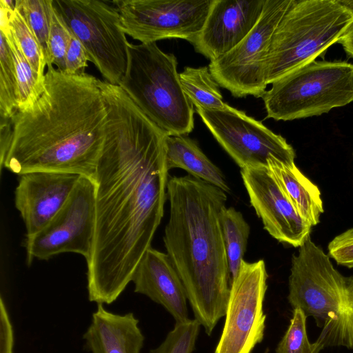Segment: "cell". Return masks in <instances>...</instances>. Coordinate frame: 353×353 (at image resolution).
<instances>
[{
    "mask_svg": "<svg viewBox=\"0 0 353 353\" xmlns=\"http://www.w3.org/2000/svg\"><path fill=\"white\" fill-rule=\"evenodd\" d=\"M107 107L105 139L94 181V234L87 263L88 299L114 302L163 216L169 180L168 135L119 85L99 80Z\"/></svg>",
    "mask_w": 353,
    "mask_h": 353,
    "instance_id": "6da1fadb",
    "label": "cell"
},
{
    "mask_svg": "<svg viewBox=\"0 0 353 353\" xmlns=\"http://www.w3.org/2000/svg\"><path fill=\"white\" fill-rule=\"evenodd\" d=\"M179 79L185 95L196 108L223 110L229 106L208 66L185 67L179 73Z\"/></svg>",
    "mask_w": 353,
    "mask_h": 353,
    "instance_id": "44dd1931",
    "label": "cell"
},
{
    "mask_svg": "<svg viewBox=\"0 0 353 353\" xmlns=\"http://www.w3.org/2000/svg\"><path fill=\"white\" fill-rule=\"evenodd\" d=\"M132 282L134 292L162 305L175 323L190 319L185 288L167 253L150 247L139 263Z\"/></svg>",
    "mask_w": 353,
    "mask_h": 353,
    "instance_id": "e0dca14e",
    "label": "cell"
},
{
    "mask_svg": "<svg viewBox=\"0 0 353 353\" xmlns=\"http://www.w3.org/2000/svg\"><path fill=\"white\" fill-rule=\"evenodd\" d=\"M288 301L312 316L323 347L353 350V276H344L310 236L292 257Z\"/></svg>",
    "mask_w": 353,
    "mask_h": 353,
    "instance_id": "277c9868",
    "label": "cell"
},
{
    "mask_svg": "<svg viewBox=\"0 0 353 353\" xmlns=\"http://www.w3.org/2000/svg\"><path fill=\"white\" fill-rule=\"evenodd\" d=\"M347 56L353 59V26L338 41Z\"/></svg>",
    "mask_w": 353,
    "mask_h": 353,
    "instance_id": "d6a6232c",
    "label": "cell"
},
{
    "mask_svg": "<svg viewBox=\"0 0 353 353\" xmlns=\"http://www.w3.org/2000/svg\"><path fill=\"white\" fill-rule=\"evenodd\" d=\"M167 197L166 253L183 284L195 319L210 335L225 315L230 292L221 225L227 196L218 187L188 174L169 178Z\"/></svg>",
    "mask_w": 353,
    "mask_h": 353,
    "instance_id": "3957f363",
    "label": "cell"
},
{
    "mask_svg": "<svg viewBox=\"0 0 353 353\" xmlns=\"http://www.w3.org/2000/svg\"><path fill=\"white\" fill-rule=\"evenodd\" d=\"M307 316L300 309L293 310L288 330L279 343L276 353H320L323 346L317 340L310 343L306 332Z\"/></svg>",
    "mask_w": 353,
    "mask_h": 353,
    "instance_id": "4316f807",
    "label": "cell"
},
{
    "mask_svg": "<svg viewBox=\"0 0 353 353\" xmlns=\"http://www.w3.org/2000/svg\"><path fill=\"white\" fill-rule=\"evenodd\" d=\"M95 183L81 176L69 198L54 217L36 234L26 236V261L48 260L73 252L90 256L94 228Z\"/></svg>",
    "mask_w": 353,
    "mask_h": 353,
    "instance_id": "8fae6325",
    "label": "cell"
},
{
    "mask_svg": "<svg viewBox=\"0 0 353 353\" xmlns=\"http://www.w3.org/2000/svg\"><path fill=\"white\" fill-rule=\"evenodd\" d=\"M16 6L37 37L43 50L47 66L51 65L49 38L53 0H17Z\"/></svg>",
    "mask_w": 353,
    "mask_h": 353,
    "instance_id": "484cf974",
    "label": "cell"
},
{
    "mask_svg": "<svg viewBox=\"0 0 353 353\" xmlns=\"http://www.w3.org/2000/svg\"><path fill=\"white\" fill-rule=\"evenodd\" d=\"M165 159L168 170L181 168L189 175L230 192L221 170L203 152L197 143L188 135H168Z\"/></svg>",
    "mask_w": 353,
    "mask_h": 353,
    "instance_id": "ffe728a7",
    "label": "cell"
},
{
    "mask_svg": "<svg viewBox=\"0 0 353 353\" xmlns=\"http://www.w3.org/2000/svg\"><path fill=\"white\" fill-rule=\"evenodd\" d=\"M8 22L25 57L38 77L44 79L47 63L43 50L25 17L17 6L14 10L8 9Z\"/></svg>",
    "mask_w": 353,
    "mask_h": 353,
    "instance_id": "cb8c5ba5",
    "label": "cell"
},
{
    "mask_svg": "<svg viewBox=\"0 0 353 353\" xmlns=\"http://www.w3.org/2000/svg\"><path fill=\"white\" fill-rule=\"evenodd\" d=\"M353 26V12L339 0H294L270 43L267 84L323 54Z\"/></svg>",
    "mask_w": 353,
    "mask_h": 353,
    "instance_id": "5b68a950",
    "label": "cell"
},
{
    "mask_svg": "<svg viewBox=\"0 0 353 353\" xmlns=\"http://www.w3.org/2000/svg\"><path fill=\"white\" fill-rule=\"evenodd\" d=\"M339 1L353 12V0H339Z\"/></svg>",
    "mask_w": 353,
    "mask_h": 353,
    "instance_id": "836d02e7",
    "label": "cell"
},
{
    "mask_svg": "<svg viewBox=\"0 0 353 353\" xmlns=\"http://www.w3.org/2000/svg\"><path fill=\"white\" fill-rule=\"evenodd\" d=\"M0 40V116L10 119L18 110L17 82L10 48L1 32Z\"/></svg>",
    "mask_w": 353,
    "mask_h": 353,
    "instance_id": "d4e9b609",
    "label": "cell"
},
{
    "mask_svg": "<svg viewBox=\"0 0 353 353\" xmlns=\"http://www.w3.org/2000/svg\"><path fill=\"white\" fill-rule=\"evenodd\" d=\"M328 256L339 265L353 268V228L336 236L328 244Z\"/></svg>",
    "mask_w": 353,
    "mask_h": 353,
    "instance_id": "f546056e",
    "label": "cell"
},
{
    "mask_svg": "<svg viewBox=\"0 0 353 353\" xmlns=\"http://www.w3.org/2000/svg\"><path fill=\"white\" fill-rule=\"evenodd\" d=\"M133 312L119 314L97 304L91 323L83 334L90 353H140L145 337Z\"/></svg>",
    "mask_w": 353,
    "mask_h": 353,
    "instance_id": "ac0fdd59",
    "label": "cell"
},
{
    "mask_svg": "<svg viewBox=\"0 0 353 353\" xmlns=\"http://www.w3.org/2000/svg\"><path fill=\"white\" fill-rule=\"evenodd\" d=\"M241 175L264 229L279 242L299 248L310 236L312 225L298 213L268 168H243Z\"/></svg>",
    "mask_w": 353,
    "mask_h": 353,
    "instance_id": "5bb4252c",
    "label": "cell"
},
{
    "mask_svg": "<svg viewBox=\"0 0 353 353\" xmlns=\"http://www.w3.org/2000/svg\"><path fill=\"white\" fill-rule=\"evenodd\" d=\"M268 275L263 259L243 261L230 286L222 333L214 353H251L263 339Z\"/></svg>",
    "mask_w": 353,
    "mask_h": 353,
    "instance_id": "4fadbf2b",
    "label": "cell"
},
{
    "mask_svg": "<svg viewBox=\"0 0 353 353\" xmlns=\"http://www.w3.org/2000/svg\"><path fill=\"white\" fill-rule=\"evenodd\" d=\"M72 33L53 3L49 38L50 64L64 72L65 55Z\"/></svg>",
    "mask_w": 353,
    "mask_h": 353,
    "instance_id": "f1b7e54d",
    "label": "cell"
},
{
    "mask_svg": "<svg viewBox=\"0 0 353 353\" xmlns=\"http://www.w3.org/2000/svg\"><path fill=\"white\" fill-rule=\"evenodd\" d=\"M265 0H213L200 33L192 45L210 61L235 48L253 29Z\"/></svg>",
    "mask_w": 353,
    "mask_h": 353,
    "instance_id": "2e32d148",
    "label": "cell"
},
{
    "mask_svg": "<svg viewBox=\"0 0 353 353\" xmlns=\"http://www.w3.org/2000/svg\"><path fill=\"white\" fill-rule=\"evenodd\" d=\"M53 3L104 81L119 85L128 68L129 42L116 6L97 0H53Z\"/></svg>",
    "mask_w": 353,
    "mask_h": 353,
    "instance_id": "ba28073f",
    "label": "cell"
},
{
    "mask_svg": "<svg viewBox=\"0 0 353 353\" xmlns=\"http://www.w3.org/2000/svg\"><path fill=\"white\" fill-rule=\"evenodd\" d=\"M81 175L32 171L19 176L14 204L23 221L26 236L45 227L69 198Z\"/></svg>",
    "mask_w": 353,
    "mask_h": 353,
    "instance_id": "9a60e30c",
    "label": "cell"
},
{
    "mask_svg": "<svg viewBox=\"0 0 353 353\" xmlns=\"http://www.w3.org/2000/svg\"><path fill=\"white\" fill-rule=\"evenodd\" d=\"M262 98L276 121L327 113L353 102V63L314 60L274 81Z\"/></svg>",
    "mask_w": 353,
    "mask_h": 353,
    "instance_id": "52a82bcc",
    "label": "cell"
},
{
    "mask_svg": "<svg viewBox=\"0 0 353 353\" xmlns=\"http://www.w3.org/2000/svg\"><path fill=\"white\" fill-rule=\"evenodd\" d=\"M201 324L196 319L175 323L165 340L150 353H192L199 333Z\"/></svg>",
    "mask_w": 353,
    "mask_h": 353,
    "instance_id": "83f0119b",
    "label": "cell"
},
{
    "mask_svg": "<svg viewBox=\"0 0 353 353\" xmlns=\"http://www.w3.org/2000/svg\"><path fill=\"white\" fill-rule=\"evenodd\" d=\"M108 110L99 79L47 66L37 101L9 119L10 138L1 170L74 173L94 180Z\"/></svg>",
    "mask_w": 353,
    "mask_h": 353,
    "instance_id": "7a4b0ae2",
    "label": "cell"
},
{
    "mask_svg": "<svg viewBox=\"0 0 353 353\" xmlns=\"http://www.w3.org/2000/svg\"><path fill=\"white\" fill-rule=\"evenodd\" d=\"M268 169L298 213L312 227L320 221L324 212L321 194L318 186L296 165L271 157Z\"/></svg>",
    "mask_w": 353,
    "mask_h": 353,
    "instance_id": "d6986e66",
    "label": "cell"
},
{
    "mask_svg": "<svg viewBox=\"0 0 353 353\" xmlns=\"http://www.w3.org/2000/svg\"><path fill=\"white\" fill-rule=\"evenodd\" d=\"M177 59L157 43L128 44L126 72L119 85L145 114L168 135L194 128V105L185 95Z\"/></svg>",
    "mask_w": 353,
    "mask_h": 353,
    "instance_id": "8992f818",
    "label": "cell"
},
{
    "mask_svg": "<svg viewBox=\"0 0 353 353\" xmlns=\"http://www.w3.org/2000/svg\"><path fill=\"white\" fill-rule=\"evenodd\" d=\"M221 225L227 254L230 286L237 276L246 251L250 228L241 212L233 207L224 208Z\"/></svg>",
    "mask_w": 353,
    "mask_h": 353,
    "instance_id": "7402d4cb",
    "label": "cell"
},
{
    "mask_svg": "<svg viewBox=\"0 0 353 353\" xmlns=\"http://www.w3.org/2000/svg\"><path fill=\"white\" fill-rule=\"evenodd\" d=\"M213 137L241 169L267 167L271 157L294 163V148L261 121L231 106L223 110L196 108Z\"/></svg>",
    "mask_w": 353,
    "mask_h": 353,
    "instance_id": "30bf717a",
    "label": "cell"
},
{
    "mask_svg": "<svg viewBox=\"0 0 353 353\" xmlns=\"http://www.w3.org/2000/svg\"><path fill=\"white\" fill-rule=\"evenodd\" d=\"M213 0H116L125 34L141 43L181 39L192 43Z\"/></svg>",
    "mask_w": 353,
    "mask_h": 353,
    "instance_id": "7c38bea8",
    "label": "cell"
},
{
    "mask_svg": "<svg viewBox=\"0 0 353 353\" xmlns=\"http://www.w3.org/2000/svg\"><path fill=\"white\" fill-rule=\"evenodd\" d=\"M14 330L3 297L0 299V353H13Z\"/></svg>",
    "mask_w": 353,
    "mask_h": 353,
    "instance_id": "1f68e13d",
    "label": "cell"
},
{
    "mask_svg": "<svg viewBox=\"0 0 353 353\" xmlns=\"http://www.w3.org/2000/svg\"><path fill=\"white\" fill-rule=\"evenodd\" d=\"M8 43L14 61L18 90V110H23L33 104L41 94L45 79L34 72L25 57L10 26L0 28Z\"/></svg>",
    "mask_w": 353,
    "mask_h": 353,
    "instance_id": "603a6c76",
    "label": "cell"
},
{
    "mask_svg": "<svg viewBox=\"0 0 353 353\" xmlns=\"http://www.w3.org/2000/svg\"><path fill=\"white\" fill-rule=\"evenodd\" d=\"M88 61H90V59L85 49L79 39L72 33L65 55L64 73L69 75L83 74L88 67Z\"/></svg>",
    "mask_w": 353,
    "mask_h": 353,
    "instance_id": "4dcf8cb0",
    "label": "cell"
},
{
    "mask_svg": "<svg viewBox=\"0 0 353 353\" xmlns=\"http://www.w3.org/2000/svg\"><path fill=\"white\" fill-rule=\"evenodd\" d=\"M294 0H265L258 22L232 50L210 61V73L232 96L262 97L268 85L265 61L272 34Z\"/></svg>",
    "mask_w": 353,
    "mask_h": 353,
    "instance_id": "9c48e42d",
    "label": "cell"
}]
</instances>
